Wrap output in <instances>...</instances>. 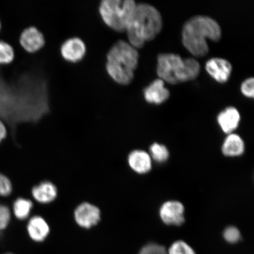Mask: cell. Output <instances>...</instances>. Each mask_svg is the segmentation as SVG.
I'll list each match as a JSON object with an SVG mask.
<instances>
[{
	"mask_svg": "<svg viewBox=\"0 0 254 254\" xmlns=\"http://www.w3.org/2000/svg\"><path fill=\"white\" fill-rule=\"evenodd\" d=\"M221 37L220 25L206 15H198L190 18L184 24L182 30L183 45L195 57L208 55V40L218 42Z\"/></svg>",
	"mask_w": 254,
	"mask_h": 254,
	"instance_id": "6da1fadb",
	"label": "cell"
},
{
	"mask_svg": "<svg viewBox=\"0 0 254 254\" xmlns=\"http://www.w3.org/2000/svg\"><path fill=\"white\" fill-rule=\"evenodd\" d=\"M163 18L158 9L145 3L136 4L126 29L129 43L136 49L155 39L163 29Z\"/></svg>",
	"mask_w": 254,
	"mask_h": 254,
	"instance_id": "7a4b0ae2",
	"label": "cell"
},
{
	"mask_svg": "<svg viewBox=\"0 0 254 254\" xmlns=\"http://www.w3.org/2000/svg\"><path fill=\"white\" fill-rule=\"evenodd\" d=\"M138 62L137 49L127 41L119 40L107 53L106 71L117 84L128 85L134 78V72L137 68Z\"/></svg>",
	"mask_w": 254,
	"mask_h": 254,
	"instance_id": "3957f363",
	"label": "cell"
},
{
	"mask_svg": "<svg viewBox=\"0 0 254 254\" xmlns=\"http://www.w3.org/2000/svg\"><path fill=\"white\" fill-rule=\"evenodd\" d=\"M200 64L194 59H183L176 54L162 53L157 58L159 78L170 84L193 80L198 77Z\"/></svg>",
	"mask_w": 254,
	"mask_h": 254,
	"instance_id": "277c9868",
	"label": "cell"
},
{
	"mask_svg": "<svg viewBox=\"0 0 254 254\" xmlns=\"http://www.w3.org/2000/svg\"><path fill=\"white\" fill-rule=\"evenodd\" d=\"M136 5L133 0H104L100 2L99 13L107 27L122 33L126 31Z\"/></svg>",
	"mask_w": 254,
	"mask_h": 254,
	"instance_id": "5b68a950",
	"label": "cell"
},
{
	"mask_svg": "<svg viewBox=\"0 0 254 254\" xmlns=\"http://www.w3.org/2000/svg\"><path fill=\"white\" fill-rule=\"evenodd\" d=\"M18 43L25 52L33 54L43 49L46 40L43 34L37 28L30 26L20 32Z\"/></svg>",
	"mask_w": 254,
	"mask_h": 254,
	"instance_id": "8992f818",
	"label": "cell"
},
{
	"mask_svg": "<svg viewBox=\"0 0 254 254\" xmlns=\"http://www.w3.org/2000/svg\"><path fill=\"white\" fill-rule=\"evenodd\" d=\"M74 217L79 227L89 229L100 222L101 211L97 206L90 203L83 202L75 209Z\"/></svg>",
	"mask_w": 254,
	"mask_h": 254,
	"instance_id": "52a82bcc",
	"label": "cell"
},
{
	"mask_svg": "<svg viewBox=\"0 0 254 254\" xmlns=\"http://www.w3.org/2000/svg\"><path fill=\"white\" fill-rule=\"evenodd\" d=\"M87 48L83 41L78 37L65 40L60 48L62 56L66 62L77 63L82 61L86 55Z\"/></svg>",
	"mask_w": 254,
	"mask_h": 254,
	"instance_id": "ba28073f",
	"label": "cell"
},
{
	"mask_svg": "<svg viewBox=\"0 0 254 254\" xmlns=\"http://www.w3.org/2000/svg\"><path fill=\"white\" fill-rule=\"evenodd\" d=\"M205 70L211 77L220 84L229 80L233 71V66L227 60L214 57L205 63Z\"/></svg>",
	"mask_w": 254,
	"mask_h": 254,
	"instance_id": "9c48e42d",
	"label": "cell"
},
{
	"mask_svg": "<svg viewBox=\"0 0 254 254\" xmlns=\"http://www.w3.org/2000/svg\"><path fill=\"white\" fill-rule=\"evenodd\" d=\"M184 206L182 202L168 201L161 206L160 215L161 220L168 225L180 226L185 221Z\"/></svg>",
	"mask_w": 254,
	"mask_h": 254,
	"instance_id": "30bf717a",
	"label": "cell"
},
{
	"mask_svg": "<svg viewBox=\"0 0 254 254\" xmlns=\"http://www.w3.org/2000/svg\"><path fill=\"white\" fill-rule=\"evenodd\" d=\"M145 100L149 104L160 105L166 102L170 97V93L165 86V82L160 78L154 79L144 90Z\"/></svg>",
	"mask_w": 254,
	"mask_h": 254,
	"instance_id": "8fae6325",
	"label": "cell"
},
{
	"mask_svg": "<svg viewBox=\"0 0 254 254\" xmlns=\"http://www.w3.org/2000/svg\"><path fill=\"white\" fill-rule=\"evenodd\" d=\"M241 116L236 108L228 107L222 110L217 116V122L225 134H230L239 126Z\"/></svg>",
	"mask_w": 254,
	"mask_h": 254,
	"instance_id": "7c38bea8",
	"label": "cell"
},
{
	"mask_svg": "<svg viewBox=\"0 0 254 254\" xmlns=\"http://www.w3.org/2000/svg\"><path fill=\"white\" fill-rule=\"evenodd\" d=\"M27 230L28 236L36 242H43L49 236L50 228L45 219L41 216H34L28 221Z\"/></svg>",
	"mask_w": 254,
	"mask_h": 254,
	"instance_id": "4fadbf2b",
	"label": "cell"
},
{
	"mask_svg": "<svg viewBox=\"0 0 254 254\" xmlns=\"http://www.w3.org/2000/svg\"><path fill=\"white\" fill-rule=\"evenodd\" d=\"M31 194L38 202L47 204L55 201L57 197L58 190L55 184L45 181L34 186L32 189Z\"/></svg>",
	"mask_w": 254,
	"mask_h": 254,
	"instance_id": "5bb4252c",
	"label": "cell"
},
{
	"mask_svg": "<svg viewBox=\"0 0 254 254\" xmlns=\"http://www.w3.org/2000/svg\"><path fill=\"white\" fill-rule=\"evenodd\" d=\"M128 163L133 171L140 174L147 173L152 167L150 154L143 150L132 151L128 155Z\"/></svg>",
	"mask_w": 254,
	"mask_h": 254,
	"instance_id": "9a60e30c",
	"label": "cell"
},
{
	"mask_svg": "<svg viewBox=\"0 0 254 254\" xmlns=\"http://www.w3.org/2000/svg\"><path fill=\"white\" fill-rule=\"evenodd\" d=\"M245 151V144L242 138L236 134H228L222 146V153L227 157H237Z\"/></svg>",
	"mask_w": 254,
	"mask_h": 254,
	"instance_id": "2e32d148",
	"label": "cell"
},
{
	"mask_svg": "<svg viewBox=\"0 0 254 254\" xmlns=\"http://www.w3.org/2000/svg\"><path fill=\"white\" fill-rule=\"evenodd\" d=\"M33 208V203L30 199L25 198L16 199L12 204V212L17 220H26L31 214Z\"/></svg>",
	"mask_w": 254,
	"mask_h": 254,
	"instance_id": "e0dca14e",
	"label": "cell"
},
{
	"mask_svg": "<svg viewBox=\"0 0 254 254\" xmlns=\"http://www.w3.org/2000/svg\"><path fill=\"white\" fill-rule=\"evenodd\" d=\"M15 58L13 46L4 40H0V65L11 64Z\"/></svg>",
	"mask_w": 254,
	"mask_h": 254,
	"instance_id": "ac0fdd59",
	"label": "cell"
},
{
	"mask_svg": "<svg viewBox=\"0 0 254 254\" xmlns=\"http://www.w3.org/2000/svg\"><path fill=\"white\" fill-rule=\"evenodd\" d=\"M150 157L158 163H164L166 161L169 157V151L166 146L158 144V143H154L151 145Z\"/></svg>",
	"mask_w": 254,
	"mask_h": 254,
	"instance_id": "d6986e66",
	"label": "cell"
},
{
	"mask_svg": "<svg viewBox=\"0 0 254 254\" xmlns=\"http://www.w3.org/2000/svg\"><path fill=\"white\" fill-rule=\"evenodd\" d=\"M168 254H196L194 250L183 241L174 243L168 251Z\"/></svg>",
	"mask_w": 254,
	"mask_h": 254,
	"instance_id": "ffe728a7",
	"label": "cell"
},
{
	"mask_svg": "<svg viewBox=\"0 0 254 254\" xmlns=\"http://www.w3.org/2000/svg\"><path fill=\"white\" fill-rule=\"evenodd\" d=\"M11 220V212L7 205L0 204V231L7 229Z\"/></svg>",
	"mask_w": 254,
	"mask_h": 254,
	"instance_id": "44dd1931",
	"label": "cell"
},
{
	"mask_svg": "<svg viewBox=\"0 0 254 254\" xmlns=\"http://www.w3.org/2000/svg\"><path fill=\"white\" fill-rule=\"evenodd\" d=\"M13 190L10 179L5 174L0 173V196L7 197L10 195Z\"/></svg>",
	"mask_w": 254,
	"mask_h": 254,
	"instance_id": "7402d4cb",
	"label": "cell"
},
{
	"mask_svg": "<svg viewBox=\"0 0 254 254\" xmlns=\"http://www.w3.org/2000/svg\"><path fill=\"white\" fill-rule=\"evenodd\" d=\"M139 254H168L163 246L158 244L151 243L145 246L141 250Z\"/></svg>",
	"mask_w": 254,
	"mask_h": 254,
	"instance_id": "603a6c76",
	"label": "cell"
},
{
	"mask_svg": "<svg viewBox=\"0 0 254 254\" xmlns=\"http://www.w3.org/2000/svg\"><path fill=\"white\" fill-rule=\"evenodd\" d=\"M224 237L228 243L234 244L240 240L241 234L239 230L235 227H229L224 232Z\"/></svg>",
	"mask_w": 254,
	"mask_h": 254,
	"instance_id": "cb8c5ba5",
	"label": "cell"
},
{
	"mask_svg": "<svg viewBox=\"0 0 254 254\" xmlns=\"http://www.w3.org/2000/svg\"><path fill=\"white\" fill-rule=\"evenodd\" d=\"M241 93L247 98H253L254 96V79L249 78L243 82L241 85Z\"/></svg>",
	"mask_w": 254,
	"mask_h": 254,
	"instance_id": "d4e9b609",
	"label": "cell"
},
{
	"mask_svg": "<svg viewBox=\"0 0 254 254\" xmlns=\"http://www.w3.org/2000/svg\"><path fill=\"white\" fill-rule=\"evenodd\" d=\"M8 133V131L7 125L0 119V144L7 137Z\"/></svg>",
	"mask_w": 254,
	"mask_h": 254,
	"instance_id": "484cf974",
	"label": "cell"
},
{
	"mask_svg": "<svg viewBox=\"0 0 254 254\" xmlns=\"http://www.w3.org/2000/svg\"><path fill=\"white\" fill-rule=\"evenodd\" d=\"M1 21H0V31H1Z\"/></svg>",
	"mask_w": 254,
	"mask_h": 254,
	"instance_id": "4316f807",
	"label": "cell"
},
{
	"mask_svg": "<svg viewBox=\"0 0 254 254\" xmlns=\"http://www.w3.org/2000/svg\"><path fill=\"white\" fill-rule=\"evenodd\" d=\"M4 254H12V253H8Z\"/></svg>",
	"mask_w": 254,
	"mask_h": 254,
	"instance_id": "83f0119b",
	"label": "cell"
}]
</instances>
